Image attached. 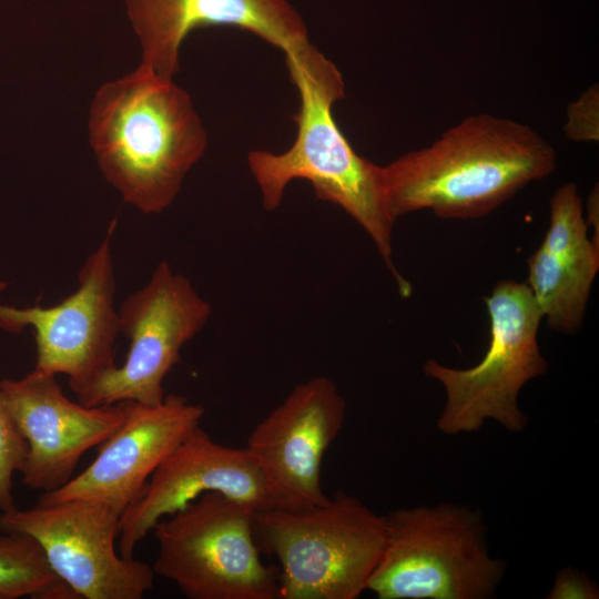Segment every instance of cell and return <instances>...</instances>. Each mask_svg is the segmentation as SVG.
I'll return each mask as SVG.
<instances>
[{"label":"cell","mask_w":599,"mask_h":599,"mask_svg":"<svg viewBox=\"0 0 599 599\" xmlns=\"http://www.w3.org/2000/svg\"><path fill=\"white\" fill-rule=\"evenodd\" d=\"M284 54L290 79L300 97L294 115L297 134L291 148L282 153L254 150L247 154L263 207L276 210L290 182L308 181L317 199L343 209L367 233L399 294L409 297L412 285L393 262L396 220L387 205L382 166L355 152L333 116L334 104L345 97L341 71L309 41Z\"/></svg>","instance_id":"1"},{"label":"cell","mask_w":599,"mask_h":599,"mask_svg":"<svg viewBox=\"0 0 599 599\" xmlns=\"http://www.w3.org/2000/svg\"><path fill=\"white\" fill-rule=\"evenodd\" d=\"M382 166L390 214L428 210L441 219L487 215L531 182L550 175L556 152L521 122L470 115L430 145Z\"/></svg>","instance_id":"2"},{"label":"cell","mask_w":599,"mask_h":599,"mask_svg":"<svg viewBox=\"0 0 599 599\" xmlns=\"http://www.w3.org/2000/svg\"><path fill=\"white\" fill-rule=\"evenodd\" d=\"M88 128L103 176L144 214L174 202L207 146L190 94L142 64L97 90Z\"/></svg>","instance_id":"3"},{"label":"cell","mask_w":599,"mask_h":599,"mask_svg":"<svg viewBox=\"0 0 599 599\" xmlns=\"http://www.w3.org/2000/svg\"><path fill=\"white\" fill-rule=\"evenodd\" d=\"M380 558L366 590L379 599H489L506 564L491 555L478 509L455 502L384 515Z\"/></svg>","instance_id":"4"},{"label":"cell","mask_w":599,"mask_h":599,"mask_svg":"<svg viewBox=\"0 0 599 599\" xmlns=\"http://www.w3.org/2000/svg\"><path fill=\"white\" fill-rule=\"evenodd\" d=\"M254 531L278 564V599H356L382 555L385 521L337 491L322 505L255 511Z\"/></svg>","instance_id":"5"},{"label":"cell","mask_w":599,"mask_h":599,"mask_svg":"<svg viewBox=\"0 0 599 599\" xmlns=\"http://www.w3.org/2000/svg\"><path fill=\"white\" fill-rule=\"evenodd\" d=\"M485 303L490 338L479 363L454 368L428 359L423 366L425 376L445 390L436 426L447 436L478 432L487 419L510 433H522L527 417L518 404L519 393L548 369L538 344L542 314L528 285L500 281Z\"/></svg>","instance_id":"6"},{"label":"cell","mask_w":599,"mask_h":599,"mask_svg":"<svg viewBox=\"0 0 599 599\" xmlns=\"http://www.w3.org/2000/svg\"><path fill=\"white\" fill-rule=\"evenodd\" d=\"M255 510L205 493L153 528L155 575L190 599H278V570L261 560Z\"/></svg>","instance_id":"7"},{"label":"cell","mask_w":599,"mask_h":599,"mask_svg":"<svg viewBox=\"0 0 599 599\" xmlns=\"http://www.w3.org/2000/svg\"><path fill=\"white\" fill-rule=\"evenodd\" d=\"M212 308L182 274L166 261L149 282L133 292L119 309L120 329L129 339L122 365L113 366L77 395L84 406L132 400L160 404L163 382L180 362L182 347L207 323Z\"/></svg>","instance_id":"8"},{"label":"cell","mask_w":599,"mask_h":599,"mask_svg":"<svg viewBox=\"0 0 599 599\" xmlns=\"http://www.w3.org/2000/svg\"><path fill=\"white\" fill-rule=\"evenodd\" d=\"M121 515L89 499L37 502L0 514V531L32 537L53 572L84 599H141L153 588L149 564L116 552Z\"/></svg>","instance_id":"9"},{"label":"cell","mask_w":599,"mask_h":599,"mask_svg":"<svg viewBox=\"0 0 599 599\" xmlns=\"http://www.w3.org/2000/svg\"><path fill=\"white\" fill-rule=\"evenodd\" d=\"M113 225L79 271L78 288L50 307L17 308L0 303V327L20 332L34 329V368L63 374L78 395L115 366V343L121 333L115 309V277L112 256ZM0 283V291L3 288Z\"/></svg>","instance_id":"10"},{"label":"cell","mask_w":599,"mask_h":599,"mask_svg":"<svg viewBox=\"0 0 599 599\" xmlns=\"http://www.w3.org/2000/svg\"><path fill=\"white\" fill-rule=\"evenodd\" d=\"M346 409L336 384L318 376L295 386L253 428L245 448L276 508L305 509L328 500L322 489V463L343 428Z\"/></svg>","instance_id":"11"},{"label":"cell","mask_w":599,"mask_h":599,"mask_svg":"<svg viewBox=\"0 0 599 599\" xmlns=\"http://www.w3.org/2000/svg\"><path fill=\"white\" fill-rule=\"evenodd\" d=\"M205 493H219L255 511L276 508L265 478L246 448L215 441L194 428L163 460L119 526V550L133 557L154 526Z\"/></svg>","instance_id":"12"},{"label":"cell","mask_w":599,"mask_h":599,"mask_svg":"<svg viewBox=\"0 0 599 599\" xmlns=\"http://www.w3.org/2000/svg\"><path fill=\"white\" fill-rule=\"evenodd\" d=\"M6 405L27 441L21 470L29 489L48 493L65 485L82 456L122 424V403L90 407L72 402L55 375L33 368L19 379L0 380Z\"/></svg>","instance_id":"13"},{"label":"cell","mask_w":599,"mask_h":599,"mask_svg":"<svg viewBox=\"0 0 599 599\" xmlns=\"http://www.w3.org/2000/svg\"><path fill=\"white\" fill-rule=\"evenodd\" d=\"M121 403L124 419L100 445L95 459L62 487L41 493L38 502L89 499L122 516L163 460L201 425L205 414L203 406L180 395H165L156 405Z\"/></svg>","instance_id":"14"},{"label":"cell","mask_w":599,"mask_h":599,"mask_svg":"<svg viewBox=\"0 0 599 599\" xmlns=\"http://www.w3.org/2000/svg\"><path fill=\"white\" fill-rule=\"evenodd\" d=\"M139 38L141 64L173 79L190 32L227 26L251 32L283 52L308 42L300 13L287 0H126Z\"/></svg>","instance_id":"15"},{"label":"cell","mask_w":599,"mask_h":599,"mask_svg":"<svg viewBox=\"0 0 599 599\" xmlns=\"http://www.w3.org/2000/svg\"><path fill=\"white\" fill-rule=\"evenodd\" d=\"M549 226L529 256L528 285L547 325L564 334L581 327L599 270V243L588 236L577 184L564 183L549 201Z\"/></svg>","instance_id":"16"},{"label":"cell","mask_w":599,"mask_h":599,"mask_svg":"<svg viewBox=\"0 0 599 599\" xmlns=\"http://www.w3.org/2000/svg\"><path fill=\"white\" fill-rule=\"evenodd\" d=\"M58 580L32 537L14 532L0 536V599L40 598Z\"/></svg>","instance_id":"17"},{"label":"cell","mask_w":599,"mask_h":599,"mask_svg":"<svg viewBox=\"0 0 599 599\" xmlns=\"http://www.w3.org/2000/svg\"><path fill=\"white\" fill-rule=\"evenodd\" d=\"M27 441L19 432L0 392V510L14 509L13 477L27 458Z\"/></svg>","instance_id":"18"},{"label":"cell","mask_w":599,"mask_h":599,"mask_svg":"<svg viewBox=\"0 0 599 599\" xmlns=\"http://www.w3.org/2000/svg\"><path fill=\"white\" fill-rule=\"evenodd\" d=\"M567 139L593 142L599 139V88L595 83L567 108L564 125Z\"/></svg>","instance_id":"19"},{"label":"cell","mask_w":599,"mask_h":599,"mask_svg":"<svg viewBox=\"0 0 599 599\" xmlns=\"http://www.w3.org/2000/svg\"><path fill=\"white\" fill-rule=\"evenodd\" d=\"M548 599H598L599 589L583 571L573 567L558 570Z\"/></svg>","instance_id":"20"},{"label":"cell","mask_w":599,"mask_h":599,"mask_svg":"<svg viewBox=\"0 0 599 599\" xmlns=\"http://www.w3.org/2000/svg\"><path fill=\"white\" fill-rule=\"evenodd\" d=\"M599 196H598V185L592 189L590 192L587 202H586V212H585V219L587 225H591L593 229H596V232L599 234Z\"/></svg>","instance_id":"21"}]
</instances>
